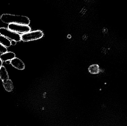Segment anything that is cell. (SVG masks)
<instances>
[{"label": "cell", "instance_id": "obj_8", "mask_svg": "<svg viewBox=\"0 0 127 126\" xmlns=\"http://www.w3.org/2000/svg\"><path fill=\"white\" fill-rule=\"evenodd\" d=\"M0 44L6 48L10 47L11 46L10 40L1 35H0Z\"/></svg>", "mask_w": 127, "mask_h": 126}, {"label": "cell", "instance_id": "obj_1", "mask_svg": "<svg viewBox=\"0 0 127 126\" xmlns=\"http://www.w3.org/2000/svg\"><path fill=\"white\" fill-rule=\"evenodd\" d=\"M0 20L3 23L8 24L17 23L28 25L30 23L29 18L24 16L3 14L1 16Z\"/></svg>", "mask_w": 127, "mask_h": 126}, {"label": "cell", "instance_id": "obj_2", "mask_svg": "<svg viewBox=\"0 0 127 126\" xmlns=\"http://www.w3.org/2000/svg\"><path fill=\"white\" fill-rule=\"evenodd\" d=\"M44 34L40 30L28 32L21 35V40L24 42L32 41L41 39L44 36Z\"/></svg>", "mask_w": 127, "mask_h": 126}, {"label": "cell", "instance_id": "obj_5", "mask_svg": "<svg viewBox=\"0 0 127 126\" xmlns=\"http://www.w3.org/2000/svg\"><path fill=\"white\" fill-rule=\"evenodd\" d=\"M10 64L18 70H24L25 69L24 63L21 59L16 57L10 61Z\"/></svg>", "mask_w": 127, "mask_h": 126}, {"label": "cell", "instance_id": "obj_10", "mask_svg": "<svg viewBox=\"0 0 127 126\" xmlns=\"http://www.w3.org/2000/svg\"><path fill=\"white\" fill-rule=\"evenodd\" d=\"M88 70L91 74H98L100 72L99 66L96 64H92L89 67Z\"/></svg>", "mask_w": 127, "mask_h": 126}, {"label": "cell", "instance_id": "obj_13", "mask_svg": "<svg viewBox=\"0 0 127 126\" xmlns=\"http://www.w3.org/2000/svg\"><path fill=\"white\" fill-rule=\"evenodd\" d=\"M2 66H3V61L0 59V69Z\"/></svg>", "mask_w": 127, "mask_h": 126}, {"label": "cell", "instance_id": "obj_9", "mask_svg": "<svg viewBox=\"0 0 127 126\" xmlns=\"http://www.w3.org/2000/svg\"><path fill=\"white\" fill-rule=\"evenodd\" d=\"M0 78L2 81L9 79V74L6 69L3 66L0 69Z\"/></svg>", "mask_w": 127, "mask_h": 126}, {"label": "cell", "instance_id": "obj_4", "mask_svg": "<svg viewBox=\"0 0 127 126\" xmlns=\"http://www.w3.org/2000/svg\"><path fill=\"white\" fill-rule=\"evenodd\" d=\"M8 28L17 33L22 34L30 32L31 30V28L28 25L20 24H9Z\"/></svg>", "mask_w": 127, "mask_h": 126}, {"label": "cell", "instance_id": "obj_12", "mask_svg": "<svg viewBox=\"0 0 127 126\" xmlns=\"http://www.w3.org/2000/svg\"><path fill=\"white\" fill-rule=\"evenodd\" d=\"M17 42H16V41L15 40H11V44L12 46H15L16 44V43Z\"/></svg>", "mask_w": 127, "mask_h": 126}, {"label": "cell", "instance_id": "obj_11", "mask_svg": "<svg viewBox=\"0 0 127 126\" xmlns=\"http://www.w3.org/2000/svg\"><path fill=\"white\" fill-rule=\"evenodd\" d=\"M6 52H7V49L6 47L3 46L0 44V53H3Z\"/></svg>", "mask_w": 127, "mask_h": 126}, {"label": "cell", "instance_id": "obj_7", "mask_svg": "<svg viewBox=\"0 0 127 126\" xmlns=\"http://www.w3.org/2000/svg\"><path fill=\"white\" fill-rule=\"evenodd\" d=\"M3 85L4 89L8 92L12 91L14 88L12 82L9 79L3 81Z\"/></svg>", "mask_w": 127, "mask_h": 126}, {"label": "cell", "instance_id": "obj_6", "mask_svg": "<svg viewBox=\"0 0 127 126\" xmlns=\"http://www.w3.org/2000/svg\"><path fill=\"white\" fill-rule=\"evenodd\" d=\"M15 54L14 53L11 52H6L1 53L0 55V59L3 62H5L6 61L11 60L15 57Z\"/></svg>", "mask_w": 127, "mask_h": 126}, {"label": "cell", "instance_id": "obj_14", "mask_svg": "<svg viewBox=\"0 0 127 126\" xmlns=\"http://www.w3.org/2000/svg\"><path fill=\"white\" fill-rule=\"evenodd\" d=\"M11 61V60H10ZM10 60H7L6 61H5V63L6 64H10Z\"/></svg>", "mask_w": 127, "mask_h": 126}, {"label": "cell", "instance_id": "obj_3", "mask_svg": "<svg viewBox=\"0 0 127 126\" xmlns=\"http://www.w3.org/2000/svg\"><path fill=\"white\" fill-rule=\"evenodd\" d=\"M0 35L5 36L11 40L19 42L21 40V36L15 32L4 27L0 28Z\"/></svg>", "mask_w": 127, "mask_h": 126}]
</instances>
